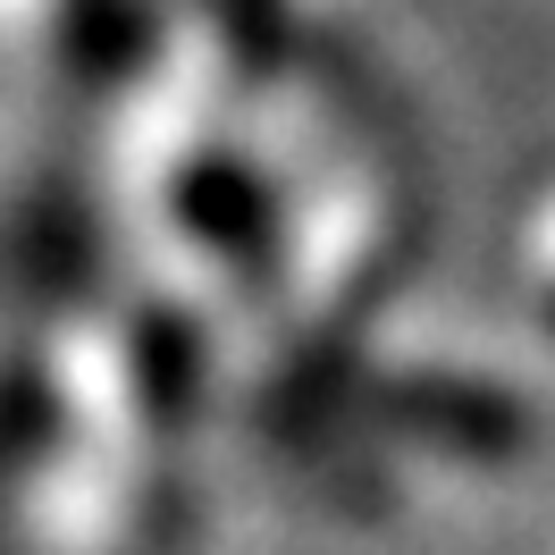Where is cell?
<instances>
[{
    "label": "cell",
    "instance_id": "1",
    "mask_svg": "<svg viewBox=\"0 0 555 555\" xmlns=\"http://www.w3.org/2000/svg\"><path fill=\"white\" fill-rule=\"evenodd\" d=\"M396 413L413 421L421 438H447V447H472V454L514 447V404H496L480 387H404Z\"/></svg>",
    "mask_w": 555,
    "mask_h": 555
},
{
    "label": "cell",
    "instance_id": "2",
    "mask_svg": "<svg viewBox=\"0 0 555 555\" xmlns=\"http://www.w3.org/2000/svg\"><path fill=\"white\" fill-rule=\"evenodd\" d=\"M219 9H228V17H236V9H261V0H219Z\"/></svg>",
    "mask_w": 555,
    "mask_h": 555
}]
</instances>
